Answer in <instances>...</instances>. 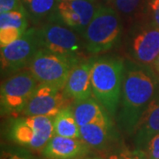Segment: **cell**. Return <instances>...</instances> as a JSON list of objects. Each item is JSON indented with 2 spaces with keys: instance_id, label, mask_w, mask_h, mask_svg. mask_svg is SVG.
Here are the masks:
<instances>
[{
  "instance_id": "cell-1",
  "label": "cell",
  "mask_w": 159,
  "mask_h": 159,
  "mask_svg": "<svg viewBox=\"0 0 159 159\" xmlns=\"http://www.w3.org/2000/svg\"><path fill=\"white\" fill-rule=\"evenodd\" d=\"M158 89V79L149 66L135 61L125 62L117 112V122L121 130L129 135L134 134L142 115Z\"/></svg>"
},
{
  "instance_id": "cell-2",
  "label": "cell",
  "mask_w": 159,
  "mask_h": 159,
  "mask_svg": "<svg viewBox=\"0 0 159 159\" xmlns=\"http://www.w3.org/2000/svg\"><path fill=\"white\" fill-rule=\"evenodd\" d=\"M124 69L125 63L115 57H101L93 63L92 92L111 116H115L118 112Z\"/></svg>"
},
{
  "instance_id": "cell-3",
  "label": "cell",
  "mask_w": 159,
  "mask_h": 159,
  "mask_svg": "<svg viewBox=\"0 0 159 159\" xmlns=\"http://www.w3.org/2000/svg\"><path fill=\"white\" fill-rule=\"evenodd\" d=\"M121 31L119 13L111 7L99 6L82 34L86 51L99 54L111 50L120 39Z\"/></svg>"
},
{
  "instance_id": "cell-4",
  "label": "cell",
  "mask_w": 159,
  "mask_h": 159,
  "mask_svg": "<svg viewBox=\"0 0 159 159\" xmlns=\"http://www.w3.org/2000/svg\"><path fill=\"white\" fill-rule=\"evenodd\" d=\"M54 117L24 116L11 121L8 137L11 142L31 150H43L54 134Z\"/></svg>"
},
{
  "instance_id": "cell-5",
  "label": "cell",
  "mask_w": 159,
  "mask_h": 159,
  "mask_svg": "<svg viewBox=\"0 0 159 159\" xmlns=\"http://www.w3.org/2000/svg\"><path fill=\"white\" fill-rule=\"evenodd\" d=\"M37 35L40 49L80 61L81 43L77 33L57 19L37 29Z\"/></svg>"
},
{
  "instance_id": "cell-6",
  "label": "cell",
  "mask_w": 159,
  "mask_h": 159,
  "mask_svg": "<svg viewBox=\"0 0 159 159\" xmlns=\"http://www.w3.org/2000/svg\"><path fill=\"white\" fill-rule=\"evenodd\" d=\"M80 62L81 61L40 49L29 63L28 69L39 83L64 89L71 70Z\"/></svg>"
},
{
  "instance_id": "cell-7",
  "label": "cell",
  "mask_w": 159,
  "mask_h": 159,
  "mask_svg": "<svg viewBox=\"0 0 159 159\" xmlns=\"http://www.w3.org/2000/svg\"><path fill=\"white\" fill-rule=\"evenodd\" d=\"M38 85L39 82L29 69L6 80L1 85L2 114L21 113Z\"/></svg>"
},
{
  "instance_id": "cell-8",
  "label": "cell",
  "mask_w": 159,
  "mask_h": 159,
  "mask_svg": "<svg viewBox=\"0 0 159 159\" xmlns=\"http://www.w3.org/2000/svg\"><path fill=\"white\" fill-rule=\"evenodd\" d=\"M39 50L37 29H28L19 39L9 45L1 47L2 72L13 73L29 66Z\"/></svg>"
},
{
  "instance_id": "cell-9",
  "label": "cell",
  "mask_w": 159,
  "mask_h": 159,
  "mask_svg": "<svg viewBox=\"0 0 159 159\" xmlns=\"http://www.w3.org/2000/svg\"><path fill=\"white\" fill-rule=\"evenodd\" d=\"M68 100L70 99L65 96L63 89L39 83L21 114L24 116L55 117L62 109L68 106Z\"/></svg>"
},
{
  "instance_id": "cell-10",
  "label": "cell",
  "mask_w": 159,
  "mask_h": 159,
  "mask_svg": "<svg viewBox=\"0 0 159 159\" xmlns=\"http://www.w3.org/2000/svg\"><path fill=\"white\" fill-rule=\"evenodd\" d=\"M128 51L142 65H153L159 56V28L153 24L133 29L128 38Z\"/></svg>"
},
{
  "instance_id": "cell-11",
  "label": "cell",
  "mask_w": 159,
  "mask_h": 159,
  "mask_svg": "<svg viewBox=\"0 0 159 159\" xmlns=\"http://www.w3.org/2000/svg\"><path fill=\"white\" fill-rule=\"evenodd\" d=\"M93 1L94 0L58 1L56 11L52 18L58 20L74 29L75 32L83 34L96 11Z\"/></svg>"
},
{
  "instance_id": "cell-12",
  "label": "cell",
  "mask_w": 159,
  "mask_h": 159,
  "mask_svg": "<svg viewBox=\"0 0 159 159\" xmlns=\"http://www.w3.org/2000/svg\"><path fill=\"white\" fill-rule=\"evenodd\" d=\"M91 148L82 139L54 134L43 148L42 154L46 159H76L87 157Z\"/></svg>"
},
{
  "instance_id": "cell-13",
  "label": "cell",
  "mask_w": 159,
  "mask_h": 159,
  "mask_svg": "<svg viewBox=\"0 0 159 159\" xmlns=\"http://www.w3.org/2000/svg\"><path fill=\"white\" fill-rule=\"evenodd\" d=\"M94 61V59H90L86 62H80L71 70L63 89L67 98L76 102L92 96L91 70Z\"/></svg>"
},
{
  "instance_id": "cell-14",
  "label": "cell",
  "mask_w": 159,
  "mask_h": 159,
  "mask_svg": "<svg viewBox=\"0 0 159 159\" xmlns=\"http://www.w3.org/2000/svg\"><path fill=\"white\" fill-rule=\"evenodd\" d=\"M159 134V89L142 115L134 133V147L144 149L148 142Z\"/></svg>"
},
{
  "instance_id": "cell-15",
  "label": "cell",
  "mask_w": 159,
  "mask_h": 159,
  "mask_svg": "<svg viewBox=\"0 0 159 159\" xmlns=\"http://www.w3.org/2000/svg\"><path fill=\"white\" fill-rule=\"evenodd\" d=\"M29 26L26 10H14L0 13V44L9 45L22 35Z\"/></svg>"
},
{
  "instance_id": "cell-16",
  "label": "cell",
  "mask_w": 159,
  "mask_h": 159,
  "mask_svg": "<svg viewBox=\"0 0 159 159\" xmlns=\"http://www.w3.org/2000/svg\"><path fill=\"white\" fill-rule=\"evenodd\" d=\"M81 139L92 148L105 149L118 139V133L111 119L80 127Z\"/></svg>"
},
{
  "instance_id": "cell-17",
  "label": "cell",
  "mask_w": 159,
  "mask_h": 159,
  "mask_svg": "<svg viewBox=\"0 0 159 159\" xmlns=\"http://www.w3.org/2000/svg\"><path fill=\"white\" fill-rule=\"evenodd\" d=\"M104 107L98 100L93 97H89L84 100H80L74 102V117L79 126L102 122L109 120L108 111L103 109Z\"/></svg>"
},
{
  "instance_id": "cell-18",
  "label": "cell",
  "mask_w": 159,
  "mask_h": 159,
  "mask_svg": "<svg viewBox=\"0 0 159 159\" xmlns=\"http://www.w3.org/2000/svg\"><path fill=\"white\" fill-rule=\"evenodd\" d=\"M54 134L69 138L81 139L80 126L74 117L73 108L65 107L54 117Z\"/></svg>"
},
{
  "instance_id": "cell-19",
  "label": "cell",
  "mask_w": 159,
  "mask_h": 159,
  "mask_svg": "<svg viewBox=\"0 0 159 159\" xmlns=\"http://www.w3.org/2000/svg\"><path fill=\"white\" fill-rule=\"evenodd\" d=\"M22 5L32 21L38 23L51 20L57 8V0H21Z\"/></svg>"
},
{
  "instance_id": "cell-20",
  "label": "cell",
  "mask_w": 159,
  "mask_h": 159,
  "mask_svg": "<svg viewBox=\"0 0 159 159\" xmlns=\"http://www.w3.org/2000/svg\"><path fill=\"white\" fill-rule=\"evenodd\" d=\"M107 159H149L145 151L142 149L134 148L133 150L122 148L111 154Z\"/></svg>"
},
{
  "instance_id": "cell-21",
  "label": "cell",
  "mask_w": 159,
  "mask_h": 159,
  "mask_svg": "<svg viewBox=\"0 0 159 159\" xmlns=\"http://www.w3.org/2000/svg\"><path fill=\"white\" fill-rule=\"evenodd\" d=\"M141 1L142 0H114V4L119 12L130 16L138 10Z\"/></svg>"
},
{
  "instance_id": "cell-22",
  "label": "cell",
  "mask_w": 159,
  "mask_h": 159,
  "mask_svg": "<svg viewBox=\"0 0 159 159\" xmlns=\"http://www.w3.org/2000/svg\"><path fill=\"white\" fill-rule=\"evenodd\" d=\"M34 157L29 151L24 148H8L3 149L1 159H33Z\"/></svg>"
},
{
  "instance_id": "cell-23",
  "label": "cell",
  "mask_w": 159,
  "mask_h": 159,
  "mask_svg": "<svg viewBox=\"0 0 159 159\" xmlns=\"http://www.w3.org/2000/svg\"><path fill=\"white\" fill-rule=\"evenodd\" d=\"M143 150L149 159H159V134H156L148 142Z\"/></svg>"
},
{
  "instance_id": "cell-24",
  "label": "cell",
  "mask_w": 159,
  "mask_h": 159,
  "mask_svg": "<svg viewBox=\"0 0 159 159\" xmlns=\"http://www.w3.org/2000/svg\"><path fill=\"white\" fill-rule=\"evenodd\" d=\"M25 10L21 0H0V12Z\"/></svg>"
},
{
  "instance_id": "cell-25",
  "label": "cell",
  "mask_w": 159,
  "mask_h": 159,
  "mask_svg": "<svg viewBox=\"0 0 159 159\" xmlns=\"http://www.w3.org/2000/svg\"><path fill=\"white\" fill-rule=\"evenodd\" d=\"M148 8L152 24L159 28V0H148Z\"/></svg>"
},
{
  "instance_id": "cell-26",
  "label": "cell",
  "mask_w": 159,
  "mask_h": 159,
  "mask_svg": "<svg viewBox=\"0 0 159 159\" xmlns=\"http://www.w3.org/2000/svg\"><path fill=\"white\" fill-rule=\"evenodd\" d=\"M153 66H154V68H155V70L157 71V73H158L159 74V56L156 59V61L154 62Z\"/></svg>"
},
{
  "instance_id": "cell-27",
  "label": "cell",
  "mask_w": 159,
  "mask_h": 159,
  "mask_svg": "<svg viewBox=\"0 0 159 159\" xmlns=\"http://www.w3.org/2000/svg\"><path fill=\"white\" fill-rule=\"evenodd\" d=\"M76 159H103V158H102V157H83L76 158Z\"/></svg>"
},
{
  "instance_id": "cell-28",
  "label": "cell",
  "mask_w": 159,
  "mask_h": 159,
  "mask_svg": "<svg viewBox=\"0 0 159 159\" xmlns=\"http://www.w3.org/2000/svg\"><path fill=\"white\" fill-rule=\"evenodd\" d=\"M57 1H66V0H57Z\"/></svg>"
},
{
  "instance_id": "cell-29",
  "label": "cell",
  "mask_w": 159,
  "mask_h": 159,
  "mask_svg": "<svg viewBox=\"0 0 159 159\" xmlns=\"http://www.w3.org/2000/svg\"><path fill=\"white\" fill-rule=\"evenodd\" d=\"M33 159H35V158H33Z\"/></svg>"
}]
</instances>
